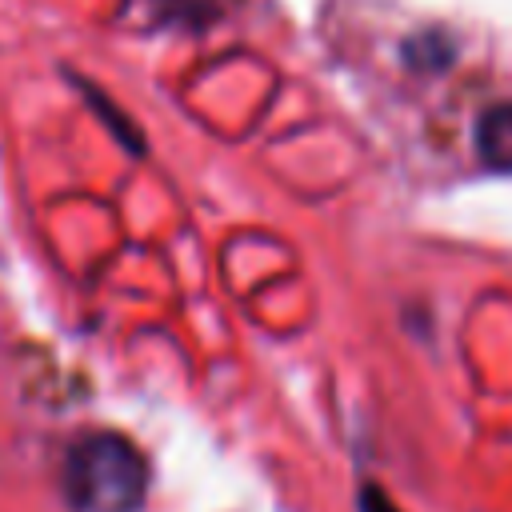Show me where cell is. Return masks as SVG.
Returning <instances> with one entry per match:
<instances>
[{
	"mask_svg": "<svg viewBox=\"0 0 512 512\" xmlns=\"http://www.w3.org/2000/svg\"><path fill=\"white\" fill-rule=\"evenodd\" d=\"M64 492L76 512H140L148 464L132 440L116 432H92L68 448Z\"/></svg>",
	"mask_w": 512,
	"mask_h": 512,
	"instance_id": "1",
	"label": "cell"
},
{
	"mask_svg": "<svg viewBox=\"0 0 512 512\" xmlns=\"http://www.w3.org/2000/svg\"><path fill=\"white\" fill-rule=\"evenodd\" d=\"M476 152L488 168L512 172V104H496L476 120Z\"/></svg>",
	"mask_w": 512,
	"mask_h": 512,
	"instance_id": "2",
	"label": "cell"
},
{
	"mask_svg": "<svg viewBox=\"0 0 512 512\" xmlns=\"http://www.w3.org/2000/svg\"><path fill=\"white\" fill-rule=\"evenodd\" d=\"M360 512H400V508H396L376 484H364V488H360Z\"/></svg>",
	"mask_w": 512,
	"mask_h": 512,
	"instance_id": "3",
	"label": "cell"
}]
</instances>
